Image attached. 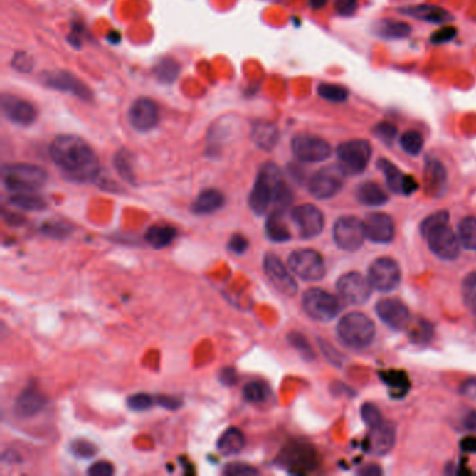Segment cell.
<instances>
[{"label": "cell", "mask_w": 476, "mask_h": 476, "mask_svg": "<svg viewBox=\"0 0 476 476\" xmlns=\"http://www.w3.org/2000/svg\"><path fill=\"white\" fill-rule=\"evenodd\" d=\"M252 140L258 148L271 151L280 140V132L271 123H256L252 130Z\"/></svg>", "instance_id": "484cf974"}, {"label": "cell", "mask_w": 476, "mask_h": 476, "mask_svg": "<svg viewBox=\"0 0 476 476\" xmlns=\"http://www.w3.org/2000/svg\"><path fill=\"white\" fill-rule=\"evenodd\" d=\"M461 245L468 250H476V218L467 217L460 222L458 226Z\"/></svg>", "instance_id": "74e56055"}, {"label": "cell", "mask_w": 476, "mask_h": 476, "mask_svg": "<svg viewBox=\"0 0 476 476\" xmlns=\"http://www.w3.org/2000/svg\"><path fill=\"white\" fill-rule=\"evenodd\" d=\"M48 174L33 164H6L1 168V181L13 193H34L46 184Z\"/></svg>", "instance_id": "3957f363"}, {"label": "cell", "mask_w": 476, "mask_h": 476, "mask_svg": "<svg viewBox=\"0 0 476 476\" xmlns=\"http://www.w3.org/2000/svg\"><path fill=\"white\" fill-rule=\"evenodd\" d=\"M359 0H337L335 1V10L338 14L349 17L352 14H355L356 9H358Z\"/></svg>", "instance_id": "db71d44e"}, {"label": "cell", "mask_w": 476, "mask_h": 476, "mask_svg": "<svg viewBox=\"0 0 476 476\" xmlns=\"http://www.w3.org/2000/svg\"><path fill=\"white\" fill-rule=\"evenodd\" d=\"M277 462L291 474H309L319 467L320 458L310 443L291 441L281 450Z\"/></svg>", "instance_id": "277c9868"}, {"label": "cell", "mask_w": 476, "mask_h": 476, "mask_svg": "<svg viewBox=\"0 0 476 476\" xmlns=\"http://www.w3.org/2000/svg\"><path fill=\"white\" fill-rule=\"evenodd\" d=\"M317 94L330 102L341 104L345 102L349 98V92L345 87L338 85V84H331V83H322L317 87Z\"/></svg>", "instance_id": "8d00e7d4"}, {"label": "cell", "mask_w": 476, "mask_h": 476, "mask_svg": "<svg viewBox=\"0 0 476 476\" xmlns=\"http://www.w3.org/2000/svg\"><path fill=\"white\" fill-rule=\"evenodd\" d=\"M72 453H73L75 457H80V458H91L97 454L98 448L94 443L88 441V440H75L70 447Z\"/></svg>", "instance_id": "f6af8a7d"}, {"label": "cell", "mask_w": 476, "mask_h": 476, "mask_svg": "<svg viewBox=\"0 0 476 476\" xmlns=\"http://www.w3.org/2000/svg\"><path fill=\"white\" fill-rule=\"evenodd\" d=\"M337 331L339 339L345 345L355 349L367 348L376 337V329L373 322L366 314L359 312H352L345 314L339 320Z\"/></svg>", "instance_id": "5b68a950"}, {"label": "cell", "mask_w": 476, "mask_h": 476, "mask_svg": "<svg viewBox=\"0 0 476 476\" xmlns=\"http://www.w3.org/2000/svg\"><path fill=\"white\" fill-rule=\"evenodd\" d=\"M284 213L273 211L268 216V220L265 222V233L267 238L273 242H287L291 239V232L288 229V225L284 221Z\"/></svg>", "instance_id": "4dcf8cb0"}, {"label": "cell", "mask_w": 476, "mask_h": 476, "mask_svg": "<svg viewBox=\"0 0 476 476\" xmlns=\"http://www.w3.org/2000/svg\"><path fill=\"white\" fill-rule=\"evenodd\" d=\"M115 472L113 465L107 462V461H101V462H95L90 470H88V475L91 476H110Z\"/></svg>", "instance_id": "6f0895ef"}, {"label": "cell", "mask_w": 476, "mask_h": 476, "mask_svg": "<svg viewBox=\"0 0 476 476\" xmlns=\"http://www.w3.org/2000/svg\"><path fill=\"white\" fill-rule=\"evenodd\" d=\"M447 181V172L439 159L429 158L425 165V184L428 193L440 191Z\"/></svg>", "instance_id": "f1b7e54d"}, {"label": "cell", "mask_w": 476, "mask_h": 476, "mask_svg": "<svg viewBox=\"0 0 476 476\" xmlns=\"http://www.w3.org/2000/svg\"><path fill=\"white\" fill-rule=\"evenodd\" d=\"M225 204V197L217 189L203 190L191 204V211L199 216L213 214Z\"/></svg>", "instance_id": "d4e9b609"}, {"label": "cell", "mask_w": 476, "mask_h": 476, "mask_svg": "<svg viewBox=\"0 0 476 476\" xmlns=\"http://www.w3.org/2000/svg\"><path fill=\"white\" fill-rule=\"evenodd\" d=\"M132 158L133 157L126 149H120L113 158V164H115V168H116L117 174L120 175V178H123L129 184L136 182V175H134L133 159Z\"/></svg>", "instance_id": "d590c367"}, {"label": "cell", "mask_w": 476, "mask_h": 476, "mask_svg": "<svg viewBox=\"0 0 476 476\" xmlns=\"http://www.w3.org/2000/svg\"><path fill=\"white\" fill-rule=\"evenodd\" d=\"M9 203L13 207L26 210V211H42L46 208L45 200L31 193H17L9 199Z\"/></svg>", "instance_id": "e575fe53"}, {"label": "cell", "mask_w": 476, "mask_h": 476, "mask_svg": "<svg viewBox=\"0 0 476 476\" xmlns=\"http://www.w3.org/2000/svg\"><path fill=\"white\" fill-rule=\"evenodd\" d=\"M462 296L467 307L476 314V273L470 274L462 281Z\"/></svg>", "instance_id": "7bdbcfd3"}, {"label": "cell", "mask_w": 476, "mask_h": 476, "mask_svg": "<svg viewBox=\"0 0 476 476\" xmlns=\"http://www.w3.org/2000/svg\"><path fill=\"white\" fill-rule=\"evenodd\" d=\"M249 248L248 239L239 233L233 235L228 243V249L233 253V255H243Z\"/></svg>", "instance_id": "f5cc1de1"}, {"label": "cell", "mask_w": 476, "mask_h": 476, "mask_svg": "<svg viewBox=\"0 0 476 476\" xmlns=\"http://www.w3.org/2000/svg\"><path fill=\"white\" fill-rule=\"evenodd\" d=\"M319 344H320V348H322L323 354L326 355V358L330 361L331 364H334V365H337V366H341V364H342V358H341L339 354L334 349V347L330 345L327 341L322 339V338H319Z\"/></svg>", "instance_id": "9f6ffc18"}, {"label": "cell", "mask_w": 476, "mask_h": 476, "mask_svg": "<svg viewBox=\"0 0 476 476\" xmlns=\"http://www.w3.org/2000/svg\"><path fill=\"white\" fill-rule=\"evenodd\" d=\"M373 133H374V136H376L379 140H381L383 143L391 144V143L397 139L398 129H397L393 123L381 122V123H379V125L373 129Z\"/></svg>", "instance_id": "ee69618b"}, {"label": "cell", "mask_w": 476, "mask_h": 476, "mask_svg": "<svg viewBox=\"0 0 476 476\" xmlns=\"http://www.w3.org/2000/svg\"><path fill=\"white\" fill-rule=\"evenodd\" d=\"M257 471L256 468H253L252 465H248V464H242V462H235V464H229L225 470H223V474L225 475H232V476H248V475H256Z\"/></svg>", "instance_id": "f907efd6"}, {"label": "cell", "mask_w": 476, "mask_h": 476, "mask_svg": "<svg viewBox=\"0 0 476 476\" xmlns=\"http://www.w3.org/2000/svg\"><path fill=\"white\" fill-rule=\"evenodd\" d=\"M455 36H457V30L451 26H445V27H441L439 31L433 33V36L430 37V41H432V43L439 45V43H445V42L453 41Z\"/></svg>", "instance_id": "816d5d0a"}, {"label": "cell", "mask_w": 476, "mask_h": 476, "mask_svg": "<svg viewBox=\"0 0 476 476\" xmlns=\"http://www.w3.org/2000/svg\"><path fill=\"white\" fill-rule=\"evenodd\" d=\"M332 236L339 249L348 252L358 250L362 248L366 238L364 222L351 216L341 217L334 223Z\"/></svg>", "instance_id": "8fae6325"}, {"label": "cell", "mask_w": 476, "mask_h": 476, "mask_svg": "<svg viewBox=\"0 0 476 476\" xmlns=\"http://www.w3.org/2000/svg\"><path fill=\"white\" fill-rule=\"evenodd\" d=\"M46 405L45 396L34 386H28L17 398L14 411L16 415L21 419H28L43 411Z\"/></svg>", "instance_id": "603a6c76"}, {"label": "cell", "mask_w": 476, "mask_h": 476, "mask_svg": "<svg viewBox=\"0 0 476 476\" xmlns=\"http://www.w3.org/2000/svg\"><path fill=\"white\" fill-rule=\"evenodd\" d=\"M302 306L305 313L316 322H330L341 312L339 300L323 290L310 288L303 293Z\"/></svg>", "instance_id": "8992f818"}, {"label": "cell", "mask_w": 476, "mask_h": 476, "mask_svg": "<svg viewBox=\"0 0 476 476\" xmlns=\"http://www.w3.org/2000/svg\"><path fill=\"white\" fill-rule=\"evenodd\" d=\"M369 281L373 290L379 292H391L401 282L400 264L391 257H380L374 260L369 268Z\"/></svg>", "instance_id": "9c48e42d"}, {"label": "cell", "mask_w": 476, "mask_h": 476, "mask_svg": "<svg viewBox=\"0 0 476 476\" xmlns=\"http://www.w3.org/2000/svg\"><path fill=\"white\" fill-rule=\"evenodd\" d=\"M337 157L349 175L362 174L371 158V144L367 140H349L337 148Z\"/></svg>", "instance_id": "30bf717a"}, {"label": "cell", "mask_w": 476, "mask_h": 476, "mask_svg": "<svg viewBox=\"0 0 476 476\" xmlns=\"http://www.w3.org/2000/svg\"><path fill=\"white\" fill-rule=\"evenodd\" d=\"M430 252L441 260H455L460 256L461 240L455 235V232L448 226V223L440 225L432 229L426 236Z\"/></svg>", "instance_id": "5bb4252c"}, {"label": "cell", "mask_w": 476, "mask_h": 476, "mask_svg": "<svg viewBox=\"0 0 476 476\" xmlns=\"http://www.w3.org/2000/svg\"><path fill=\"white\" fill-rule=\"evenodd\" d=\"M362 418H364V421H365V423H366L367 426H374V425H377V423H380L383 419H381V413H380V411H379V408L376 406V405H373V403H365V405H362Z\"/></svg>", "instance_id": "681fc988"}, {"label": "cell", "mask_w": 476, "mask_h": 476, "mask_svg": "<svg viewBox=\"0 0 476 476\" xmlns=\"http://www.w3.org/2000/svg\"><path fill=\"white\" fill-rule=\"evenodd\" d=\"M51 158L69 181L87 184L100 174L97 152L84 139L74 134L58 136L49 148Z\"/></svg>", "instance_id": "6da1fadb"}, {"label": "cell", "mask_w": 476, "mask_h": 476, "mask_svg": "<svg viewBox=\"0 0 476 476\" xmlns=\"http://www.w3.org/2000/svg\"><path fill=\"white\" fill-rule=\"evenodd\" d=\"M405 16L413 17L421 21L433 23V24H444L445 21L451 20V16L447 10L433 4H419V6H409L400 10Z\"/></svg>", "instance_id": "cb8c5ba5"}, {"label": "cell", "mask_w": 476, "mask_h": 476, "mask_svg": "<svg viewBox=\"0 0 476 476\" xmlns=\"http://www.w3.org/2000/svg\"><path fill=\"white\" fill-rule=\"evenodd\" d=\"M356 199L369 207H379L388 201L387 193L374 182L359 184L356 189Z\"/></svg>", "instance_id": "4316f807"}, {"label": "cell", "mask_w": 476, "mask_h": 476, "mask_svg": "<svg viewBox=\"0 0 476 476\" xmlns=\"http://www.w3.org/2000/svg\"><path fill=\"white\" fill-rule=\"evenodd\" d=\"M288 341L292 345L293 348L302 355V358L305 361H313L314 359V351L312 348V345L309 344V341L305 338V335H302L300 332L293 331L288 335Z\"/></svg>", "instance_id": "b9f144b4"}, {"label": "cell", "mask_w": 476, "mask_h": 476, "mask_svg": "<svg viewBox=\"0 0 476 476\" xmlns=\"http://www.w3.org/2000/svg\"><path fill=\"white\" fill-rule=\"evenodd\" d=\"M377 166L384 174L388 189L394 193H403V181H405L403 172L393 162L387 159H379Z\"/></svg>", "instance_id": "d6a6232c"}, {"label": "cell", "mask_w": 476, "mask_h": 476, "mask_svg": "<svg viewBox=\"0 0 476 476\" xmlns=\"http://www.w3.org/2000/svg\"><path fill=\"white\" fill-rule=\"evenodd\" d=\"M291 149L296 159L306 164L323 162L331 155L330 143L312 134H299L293 137Z\"/></svg>", "instance_id": "7c38bea8"}, {"label": "cell", "mask_w": 476, "mask_h": 476, "mask_svg": "<svg viewBox=\"0 0 476 476\" xmlns=\"http://www.w3.org/2000/svg\"><path fill=\"white\" fill-rule=\"evenodd\" d=\"M327 1L329 0H309V3H310V6L313 7V9H322V7H324L326 4H327Z\"/></svg>", "instance_id": "003e7915"}, {"label": "cell", "mask_w": 476, "mask_h": 476, "mask_svg": "<svg viewBox=\"0 0 476 476\" xmlns=\"http://www.w3.org/2000/svg\"><path fill=\"white\" fill-rule=\"evenodd\" d=\"M396 443V426L391 422L381 421L380 423L371 426L366 440V448L369 453L374 455L387 454Z\"/></svg>", "instance_id": "7402d4cb"}, {"label": "cell", "mask_w": 476, "mask_h": 476, "mask_svg": "<svg viewBox=\"0 0 476 476\" xmlns=\"http://www.w3.org/2000/svg\"><path fill=\"white\" fill-rule=\"evenodd\" d=\"M460 391H461V394H462L464 397H467L468 400L476 401V377L465 380V381L461 384Z\"/></svg>", "instance_id": "680465c9"}, {"label": "cell", "mask_w": 476, "mask_h": 476, "mask_svg": "<svg viewBox=\"0 0 476 476\" xmlns=\"http://www.w3.org/2000/svg\"><path fill=\"white\" fill-rule=\"evenodd\" d=\"M41 81L43 85L62 91L69 92L74 97L80 98L84 102L92 101V91L91 88L84 84L78 77L69 72H48L41 74Z\"/></svg>", "instance_id": "9a60e30c"}, {"label": "cell", "mask_w": 476, "mask_h": 476, "mask_svg": "<svg viewBox=\"0 0 476 476\" xmlns=\"http://www.w3.org/2000/svg\"><path fill=\"white\" fill-rule=\"evenodd\" d=\"M371 284L359 273H347L337 281V292L347 305L361 306L371 295Z\"/></svg>", "instance_id": "4fadbf2b"}, {"label": "cell", "mask_w": 476, "mask_h": 476, "mask_svg": "<svg viewBox=\"0 0 476 476\" xmlns=\"http://www.w3.org/2000/svg\"><path fill=\"white\" fill-rule=\"evenodd\" d=\"M176 235V228L171 225H154L147 231L146 240L154 249H164L174 242Z\"/></svg>", "instance_id": "f546056e"}, {"label": "cell", "mask_w": 476, "mask_h": 476, "mask_svg": "<svg viewBox=\"0 0 476 476\" xmlns=\"http://www.w3.org/2000/svg\"><path fill=\"white\" fill-rule=\"evenodd\" d=\"M381 379L388 386L393 396L397 397V398L403 397L409 390V380L403 371L387 370V371L381 373Z\"/></svg>", "instance_id": "836d02e7"}, {"label": "cell", "mask_w": 476, "mask_h": 476, "mask_svg": "<svg viewBox=\"0 0 476 476\" xmlns=\"http://www.w3.org/2000/svg\"><path fill=\"white\" fill-rule=\"evenodd\" d=\"M376 313L381 319V322L393 330H405L411 323L409 309L400 299H380L376 303Z\"/></svg>", "instance_id": "d6986e66"}, {"label": "cell", "mask_w": 476, "mask_h": 476, "mask_svg": "<svg viewBox=\"0 0 476 476\" xmlns=\"http://www.w3.org/2000/svg\"><path fill=\"white\" fill-rule=\"evenodd\" d=\"M462 423H464L465 429H468V430H474V432H476V411H471V412H468V413L465 415V418H464Z\"/></svg>", "instance_id": "be15d7a7"}, {"label": "cell", "mask_w": 476, "mask_h": 476, "mask_svg": "<svg viewBox=\"0 0 476 476\" xmlns=\"http://www.w3.org/2000/svg\"><path fill=\"white\" fill-rule=\"evenodd\" d=\"M358 474L359 475H366V476H376V475H381L383 474V471L377 467V465H373V464H370V465H366L365 468H362L361 471H358Z\"/></svg>", "instance_id": "03108f58"}, {"label": "cell", "mask_w": 476, "mask_h": 476, "mask_svg": "<svg viewBox=\"0 0 476 476\" xmlns=\"http://www.w3.org/2000/svg\"><path fill=\"white\" fill-rule=\"evenodd\" d=\"M152 403H154L152 397L148 396L146 393L134 394V396L129 397V400H127V406L132 411H147L152 406Z\"/></svg>", "instance_id": "c3c4849f"}, {"label": "cell", "mask_w": 476, "mask_h": 476, "mask_svg": "<svg viewBox=\"0 0 476 476\" xmlns=\"http://www.w3.org/2000/svg\"><path fill=\"white\" fill-rule=\"evenodd\" d=\"M347 171L342 165H329L317 171L307 184L309 193L319 200H329L337 196L345 184Z\"/></svg>", "instance_id": "52a82bcc"}, {"label": "cell", "mask_w": 476, "mask_h": 476, "mask_svg": "<svg viewBox=\"0 0 476 476\" xmlns=\"http://www.w3.org/2000/svg\"><path fill=\"white\" fill-rule=\"evenodd\" d=\"M423 137L419 132L416 130H409V132H405L401 139H400V146L403 148V151L408 154V155H419L422 148H423Z\"/></svg>", "instance_id": "60d3db41"}, {"label": "cell", "mask_w": 476, "mask_h": 476, "mask_svg": "<svg viewBox=\"0 0 476 476\" xmlns=\"http://www.w3.org/2000/svg\"><path fill=\"white\" fill-rule=\"evenodd\" d=\"M288 265L295 275L307 282L324 278L326 264L322 255L313 249H297L288 257Z\"/></svg>", "instance_id": "ba28073f"}, {"label": "cell", "mask_w": 476, "mask_h": 476, "mask_svg": "<svg viewBox=\"0 0 476 476\" xmlns=\"http://www.w3.org/2000/svg\"><path fill=\"white\" fill-rule=\"evenodd\" d=\"M41 231L48 236L62 239L70 232V228H69V225H66L63 222H49V223L42 225Z\"/></svg>", "instance_id": "7dc6e473"}, {"label": "cell", "mask_w": 476, "mask_h": 476, "mask_svg": "<svg viewBox=\"0 0 476 476\" xmlns=\"http://www.w3.org/2000/svg\"><path fill=\"white\" fill-rule=\"evenodd\" d=\"M366 238L374 243H390L396 236V226L390 216L384 213H371L364 221Z\"/></svg>", "instance_id": "44dd1931"}, {"label": "cell", "mask_w": 476, "mask_h": 476, "mask_svg": "<svg viewBox=\"0 0 476 476\" xmlns=\"http://www.w3.org/2000/svg\"><path fill=\"white\" fill-rule=\"evenodd\" d=\"M221 381L225 384V386H233L238 380L236 377V371L232 369V367H225L220 374Z\"/></svg>", "instance_id": "94428289"}, {"label": "cell", "mask_w": 476, "mask_h": 476, "mask_svg": "<svg viewBox=\"0 0 476 476\" xmlns=\"http://www.w3.org/2000/svg\"><path fill=\"white\" fill-rule=\"evenodd\" d=\"M293 201L292 190L284 181L281 169L274 162H265L249 196V206L257 216L273 211L284 213ZM271 211V213H273Z\"/></svg>", "instance_id": "7a4b0ae2"}, {"label": "cell", "mask_w": 476, "mask_h": 476, "mask_svg": "<svg viewBox=\"0 0 476 476\" xmlns=\"http://www.w3.org/2000/svg\"><path fill=\"white\" fill-rule=\"evenodd\" d=\"M419 184L415 181V178L412 176H405V181H403V194H412L418 190Z\"/></svg>", "instance_id": "6125c7cd"}, {"label": "cell", "mask_w": 476, "mask_h": 476, "mask_svg": "<svg viewBox=\"0 0 476 476\" xmlns=\"http://www.w3.org/2000/svg\"><path fill=\"white\" fill-rule=\"evenodd\" d=\"M129 123L140 133H147L155 129L159 123V108L151 98H137L129 110Z\"/></svg>", "instance_id": "ac0fdd59"}, {"label": "cell", "mask_w": 476, "mask_h": 476, "mask_svg": "<svg viewBox=\"0 0 476 476\" xmlns=\"http://www.w3.org/2000/svg\"><path fill=\"white\" fill-rule=\"evenodd\" d=\"M13 68L17 70V72H30L31 68H33V59L31 56L26 55V53H17L14 55L13 58Z\"/></svg>", "instance_id": "11a10c76"}, {"label": "cell", "mask_w": 476, "mask_h": 476, "mask_svg": "<svg viewBox=\"0 0 476 476\" xmlns=\"http://www.w3.org/2000/svg\"><path fill=\"white\" fill-rule=\"evenodd\" d=\"M0 105L3 116L16 125L28 126L37 120L38 110L36 105L23 98L4 92L1 94Z\"/></svg>", "instance_id": "ffe728a7"}, {"label": "cell", "mask_w": 476, "mask_h": 476, "mask_svg": "<svg viewBox=\"0 0 476 476\" xmlns=\"http://www.w3.org/2000/svg\"><path fill=\"white\" fill-rule=\"evenodd\" d=\"M157 403L166 409H171V411H175L178 409L181 405H182V401L175 398V397H166V396H161L157 398Z\"/></svg>", "instance_id": "91938a15"}, {"label": "cell", "mask_w": 476, "mask_h": 476, "mask_svg": "<svg viewBox=\"0 0 476 476\" xmlns=\"http://www.w3.org/2000/svg\"><path fill=\"white\" fill-rule=\"evenodd\" d=\"M448 220H450V216H448L447 211L435 213V214H432L430 217H428L426 220L422 222V225H421V233H422L423 236H426L432 229L438 228L440 225L448 223Z\"/></svg>", "instance_id": "bcb514c9"}, {"label": "cell", "mask_w": 476, "mask_h": 476, "mask_svg": "<svg viewBox=\"0 0 476 476\" xmlns=\"http://www.w3.org/2000/svg\"><path fill=\"white\" fill-rule=\"evenodd\" d=\"M270 396V388L263 381H250L243 388V397L246 401L253 403H260L267 401Z\"/></svg>", "instance_id": "ab89813d"}, {"label": "cell", "mask_w": 476, "mask_h": 476, "mask_svg": "<svg viewBox=\"0 0 476 476\" xmlns=\"http://www.w3.org/2000/svg\"><path fill=\"white\" fill-rule=\"evenodd\" d=\"M179 72H181L179 65L171 58L162 59L155 68V75L158 81L162 84H172L178 78Z\"/></svg>", "instance_id": "f35d334b"}, {"label": "cell", "mask_w": 476, "mask_h": 476, "mask_svg": "<svg viewBox=\"0 0 476 476\" xmlns=\"http://www.w3.org/2000/svg\"><path fill=\"white\" fill-rule=\"evenodd\" d=\"M291 217L299 231V235L303 239L316 238L323 232L324 216L313 204H302L295 207Z\"/></svg>", "instance_id": "e0dca14e"}, {"label": "cell", "mask_w": 476, "mask_h": 476, "mask_svg": "<svg viewBox=\"0 0 476 476\" xmlns=\"http://www.w3.org/2000/svg\"><path fill=\"white\" fill-rule=\"evenodd\" d=\"M412 33V28L409 24L397 21V20H381L374 24V34L377 37L386 38V39H403L409 37Z\"/></svg>", "instance_id": "83f0119b"}, {"label": "cell", "mask_w": 476, "mask_h": 476, "mask_svg": "<svg viewBox=\"0 0 476 476\" xmlns=\"http://www.w3.org/2000/svg\"><path fill=\"white\" fill-rule=\"evenodd\" d=\"M245 444H246V440H245L243 433L236 428H229L222 433L217 447L223 455H233L242 451Z\"/></svg>", "instance_id": "1f68e13d"}, {"label": "cell", "mask_w": 476, "mask_h": 476, "mask_svg": "<svg viewBox=\"0 0 476 476\" xmlns=\"http://www.w3.org/2000/svg\"><path fill=\"white\" fill-rule=\"evenodd\" d=\"M263 268L271 285L282 295L292 297L297 292V284L285 264L274 253H267L263 261Z\"/></svg>", "instance_id": "2e32d148"}, {"label": "cell", "mask_w": 476, "mask_h": 476, "mask_svg": "<svg viewBox=\"0 0 476 476\" xmlns=\"http://www.w3.org/2000/svg\"><path fill=\"white\" fill-rule=\"evenodd\" d=\"M461 448L465 453H476V438L468 436L461 441Z\"/></svg>", "instance_id": "e7e4bbea"}]
</instances>
